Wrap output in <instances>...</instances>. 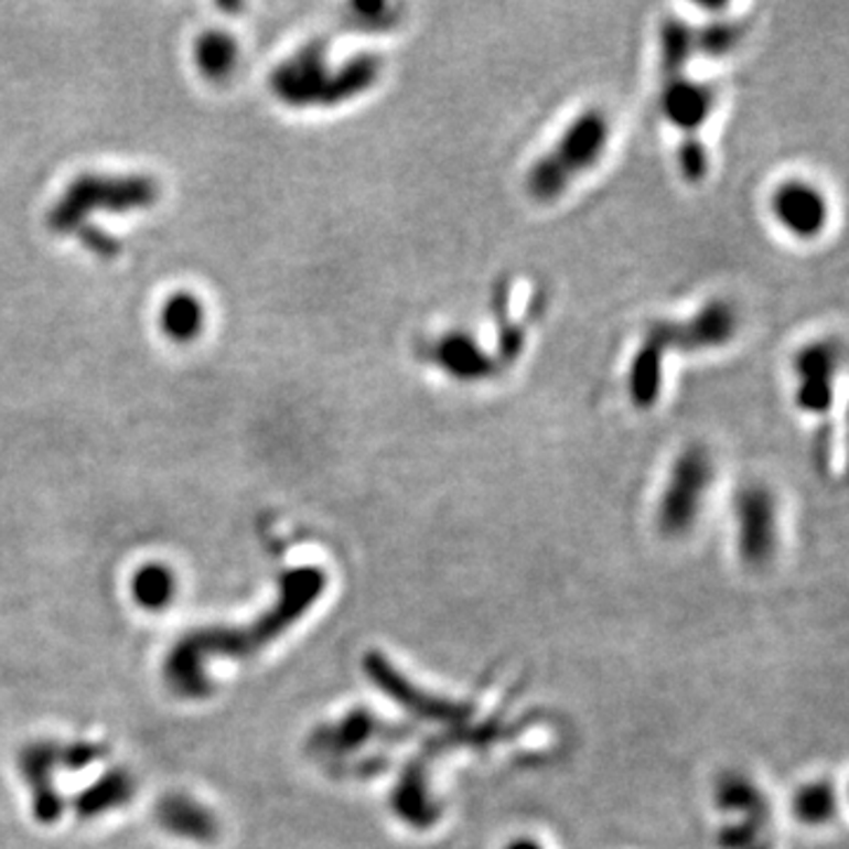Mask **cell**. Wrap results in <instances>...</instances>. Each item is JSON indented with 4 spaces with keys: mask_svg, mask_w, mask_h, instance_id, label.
I'll use <instances>...</instances> for the list:
<instances>
[{
    "mask_svg": "<svg viewBox=\"0 0 849 849\" xmlns=\"http://www.w3.org/2000/svg\"><path fill=\"white\" fill-rule=\"evenodd\" d=\"M329 576L319 567H295L279 576L277 600L246 625H208L182 635L163 660V683L180 699L201 701L211 694L208 666L215 658L241 660L267 649L310 614L326 592Z\"/></svg>",
    "mask_w": 849,
    "mask_h": 849,
    "instance_id": "1",
    "label": "cell"
},
{
    "mask_svg": "<svg viewBox=\"0 0 849 849\" xmlns=\"http://www.w3.org/2000/svg\"><path fill=\"white\" fill-rule=\"evenodd\" d=\"M611 142V118L600 107L576 114L546 154L526 170L524 190L538 203L562 198L571 186L598 168Z\"/></svg>",
    "mask_w": 849,
    "mask_h": 849,
    "instance_id": "2",
    "label": "cell"
},
{
    "mask_svg": "<svg viewBox=\"0 0 849 849\" xmlns=\"http://www.w3.org/2000/svg\"><path fill=\"white\" fill-rule=\"evenodd\" d=\"M161 198V184L151 175L83 173L64 186L47 211V227L57 236H76L97 213L128 215L149 211Z\"/></svg>",
    "mask_w": 849,
    "mask_h": 849,
    "instance_id": "3",
    "label": "cell"
},
{
    "mask_svg": "<svg viewBox=\"0 0 849 849\" xmlns=\"http://www.w3.org/2000/svg\"><path fill=\"white\" fill-rule=\"evenodd\" d=\"M378 78L380 60L376 55H359L340 66L337 72H331L324 45H310L291 62L281 64V69L275 74V90L281 99L298 107H331L370 90Z\"/></svg>",
    "mask_w": 849,
    "mask_h": 849,
    "instance_id": "4",
    "label": "cell"
},
{
    "mask_svg": "<svg viewBox=\"0 0 849 849\" xmlns=\"http://www.w3.org/2000/svg\"><path fill=\"white\" fill-rule=\"evenodd\" d=\"M716 482V463L703 444L685 447L675 455L656 505V526L666 538H685L701 519Z\"/></svg>",
    "mask_w": 849,
    "mask_h": 849,
    "instance_id": "5",
    "label": "cell"
},
{
    "mask_svg": "<svg viewBox=\"0 0 849 849\" xmlns=\"http://www.w3.org/2000/svg\"><path fill=\"white\" fill-rule=\"evenodd\" d=\"M737 550L743 565L767 567L778 550V501L762 482H751L734 496Z\"/></svg>",
    "mask_w": 849,
    "mask_h": 849,
    "instance_id": "6",
    "label": "cell"
},
{
    "mask_svg": "<svg viewBox=\"0 0 849 849\" xmlns=\"http://www.w3.org/2000/svg\"><path fill=\"white\" fill-rule=\"evenodd\" d=\"M364 673L373 687L380 689L389 701H395L418 720L453 724L468 716L465 706L439 699V696H432L413 685L383 652H368L364 656Z\"/></svg>",
    "mask_w": 849,
    "mask_h": 849,
    "instance_id": "7",
    "label": "cell"
},
{
    "mask_svg": "<svg viewBox=\"0 0 849 849\" xmlns=\"http://www.w3.org/2000/svg\"><path fill=\"white\" fill-rule=\"evenodd\" d=\"M670 352H708L732 343L739 331V314L729 300H710L685 321L654 324Z\"/></svg>",
    "mask_w": 849,
    "mask_h": 849,
    "instance_id": "8",
    "label": "cell"
},
{
    "mask_svg": "<svg viewBox=\"0 0 849 849\" xmlns=\"http://www.w3.org/2000/svg\"><path fill=\"white\" fill-rule=\"evenodd\" d=\"M60 770H64L60 757V741H29L17 751V772H20L29 788L33 819L43 826L57 824L64 814V797L57 788Z\"/></svg>",
    "mask_w": 849,
    "mask_h": 849,
    "instance_id": "9",
    "label": "cell"
},
{
    "mask_svg": "<svg viewBox=\"0 0 849 849\" xmlns=\"http://www.w3.org/2000/svg\"><path fill=\"white\" fill-rule=\"evenodd\" d=\"M776 225L797 241H814L826 232L830 208L817 184L807 180L781 182L770 201Z\"/></svg>",
    "mask_w": 849,
    "mask_h": 849,
    "instance_id": "10",
    "label": "cell"
},
{
    "mask_svg": "<svg viewBox=\"0 0 849 849\" xmlns=\"http://www.w3.org/2000/svg\"><path fill=\"white\" fill-rule=\"evenodd\" d=\"M842 354L836 343L821 340V343H809L795 356L793 370L797 376L795 385V404L797 409L824 416L834 406L836 395V378L840 370Z\"/></svg>",
    "mask_w": 849,
    "mask_h": 849,
    "instance_id": "11",
    "label": "cell"
},
{
    "mask_svg": "<svg viewBox=\"0 0 849 849\" xmlns=\"http://www.w3.org/2000/svg\"><path fill=\"white\" fill-rule=\"evenodd\" d=\"M424 356H428L434 368L458 383L488 380L496 370L494 356L468 331H449L434 337Z\"/></svg>",
    "mask_w": 849,
    "mask_h": 849,
    "instance_id": "12",
    "label": "cell"
},
{
    "mask_svg": "<svg viewBox=\"0 0 849 849\" xmlns=\"http://www.w3.org/2000/svg\"><path fill=\"white\" fill-rule=\"evenodd\" d=\"M154 819L168 836L186 842L213 845L223 834L217 814L208 805L196 800L194 795L180 791L161 797L154 807Z\"/></svg>",
    "mask_w": 849,
    "mask_h": 849,
    "instance_id": "13",
    "label": "cell"
},
{
    "mask_svg": "<svg viewBox=\"0 0 849 849\" xmlns=\"http://www.w3.org/2000/svg\"><path fill=\"white\" fill-rule=\"evenodd\" d=\"M383 722L366 708H356L345 718L321 724L310 734L308 751L316 757L340 760L356 751L366 749L368 743L378 741L383 734Z\"/></svg>",
    "mask_w": 849,
    "mask_h": 849,
    "instance_id": "14",
    "label": "cell"
},
{
    "mask_svg": "<svg viewBox=\"0 0 849 849\" xmlns=\"http://www.w3.org/2000/svg\"><path fill=\"white\" fill-rule=\"evenodd\" d=\"M718 105V95L708 83L694 80L687 74L666 78L660 95V111L666 121L683 135H699Z\"/></svg>",
    "mask_w": 849,
    "mask_h": 849,
    "instance_id": "15",
    "label": "cell"
},
{
    "mask_svg": "<svg viewBox=\"0 0 849 849\" xmlns=\"http://www.w3.org/2000/svg\"><path fill=\"white\" fill-rule=\"evenodd\" d=\"M668 350L656 326L647 329L627 368V395L637 409H652L664 387V366Z\"/></svg>",
    "mask_w": 849,
    "mask_h": 849,
    "instance_id": "16",
    "label": "cell"
},
{
    "mask_svg": "<svg viewBox=\"0 0 849 849\" xmlns=\"http://www.w3.org/2000/svg\"><path fill=\"white\" fill-rule=\"evenodd\" d=\"M135 791H138L135 776L126 767H114L74 797V814L80 821L105 817L109 812L126 807L135 797Z\"/></svg>",
    "mask_w": 849,
    "mask_h": 849,
    "instance_id": "17",
    "label": "cell"
},
{
    "mask_svg": "<svg viewBox=\"0 0 849 849\" xmlns=\"http://www.w3.org/2000/svg\"><path fill=\"white\" fill-rule=\"evenodd\" d=\"M159 326L168 340L178 345H190L206 329V308L196 293L178 291L161 304Z\"/></svg>",
    "mask_w": 849,
    "mask_h": 849,
    "instance_id": "18",
    "label": "cell"
},
{
    "mask_svg": "<svg viewBox=\"0 0 849 849\" xmlns=\"http://www.w3.org/2000/svg\"><path fill=\"white\" fill-rule=\"evenodd\" d=\"M716 803L724 812L743 814V819L749 821H757V824L770 821L767 797H764L762 791L755 786V781H751L741 772H727L718 778Z\"/></svg>",
    "mask_w": 849,
    "mask_h": 849,
    "instance_id": "19",
    "label": "cell"
},
{
    "mask_svg": "<svg viewBox=\"0 0 849 849\" xmlns=\"http://www.w3.org/2000/svg\"><path fill=\"white\" fill-rule=\"evenodd\" d=\"M130 594L135 604L144 611L168 609L178 594V576L163 562H147L130 579Z\"/></svg>",
    "mask_w": 849,
    "mask_h": 849,
    "instance_id": "20",
    "label": "cell"
},
{
    "mask_svg": "<svg viewBox=\"0 0 849 849\" xmlns=\"http://www.w3.org/2000/svg\"><path fill=\"white\" fill-rule=\"evenodd\" d=\"M194 60L203 78L227 80L239 62V45L225 31H206L194 45Z\"/></svg>",
    "mask_w": 849,
    "mask_h": 849,
    "instance_id": "21",
    "label": "cell"
},
{
    "mask_svg": "<svg viewBox=\"0 0 849 849\" xmlns=\"http://www.w3.org/2000/svg\"><path fill=\"white\" fill-rule=\"evenodd\" d=\"M393 807L397 817L411 826L424 828L437 821V805H432L428 786L422 781V772L418 770H409L404 774L393 793Z\"/></svg>",
    "mask_w": 849,
    "mask_h": 849,
    "instance_id": "22",
    "label": "cell"
},
{
    "mask_svg": "<svg viewBox=\"0 0 849 849\" xmlns=\"http://www.w3.org/2000/svg\"><path fill=\"white\" fill-rule=\"evenodd\" d=\"M791 809L807 826H824L836 817L838 812V793L828 781H812L793 795Z\"/></svg>",
    "mask_w": 849,
    "mask_h": 849,
    "instance_id": "23",
    "label": "cell"
},
{
    "mask_svg": "<svg viewBox=\"0 0 849 849\" xmlns=\"http://www.w3.org/2000/svg\"><path fill=\"white\" fill-rule=\"evenodd\" d=\"M694 57V36L691 26L677 17H666L660 24V66L666 78L683 76Z\"/></svg>",
    "mask_w": 849,
    "mask_h": 849,
    "instance_id": "24",
    "label": "cell"
},
{
    "mask_svg": "<svg viewBox=\"0 0 849 849\" xmlns=\"http://www.w3.org/2000/svg\"><path fill=\"white\" fill-rule=\"evenodd\" d=\"M694 55H708L712 60L724 57L743 41V26L739 22L716 20L701 29H691Z\"/></svg>",
    "mask_w": 849,
    "mask_h": 849,
    "instance_id": "25",
    "label": "cell"
},
{
    "mask_svg": "<svg viewBox=\"0 0 849 849\" xmlns=\"http://www.w3.org/2000/svg\"><path fill=\"white\" fill-rule=\"evenodd\" d=\"M677 161L685 180L689 182H701L708 175V151L699 135H685L683 144L677 149Z\"/></svg>",
    "mask_w": 849,
    "mask_h": 849,
    "instance_id": "26",
    "label": "cell"
},
{
    "mask_svg": "<svg viewBox=\"0 0 849 849\" xmlns=\"http://www.w3.org/2000/svg\"><path fill=\"white\" fill-rule=\"evenodd\" d=\"M76 236L85 248L97 255V258H114V255L118 252V241L114 239V236L99 232L95 227H83L80 232H76Z\"/></svg>",
    "mask_w": 849,
    "mask_h": 849,
    "instance_id": "27",
    "label": "cell"
},
{
    "mask_svg": "<svg viewBox=\"0 0 849 849\" xmlns=\"http://www.w3.org/2000/svg\"><path fill=\"white\" fill-rule=\"evenodd\" d=\"M503 849H546V847H542L534 838H515V840H509Z\"/></svg>",
    "mask_w": 849,
    "mask_h": 849,
    "instance_id": "28",
    "label": "cell"
}]
</instances>
